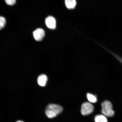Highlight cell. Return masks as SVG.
<instances>
[{
  "label": "cell",
  "instance_id": "cell-1",
  "mask_svg": "<svg viewBox=\"0 0 122 122\" xmlns=\"http://www.w3.org/2000/svg\"><path fill=\"white\" fill-rule=\"evenodd\" d=\"M63 111V108L58 105L50 104L47 106L45 112L48 118H52L56 117Z\"/></svg>",
  "mask_w": 122,
  "mask_h": 122
},
{
  "label": "cell",
  "instance_id": "cell-2",
  "mask_svg": "<svg viewBox=\"0 0 122 122\" xmlns=\"http://www.w3.org/2000/svg\"><path fill=\"white\" fill-rule=\"evenodd\" d=\"M102 113L105 116L112 117L114 114V111L112 109V103L108 100L105 101L101 104Z\"/></svg>",
  "mask_w": 122,
  "mask_h": 122
},
{
  "label": "cell",
  "instance_id": "cell-3",
  "mask_svg": "<svg viewBox=\"0 0 122 122\" xmlns=\"http://www.w3.org/2000/svg\"><path fill=\"white\" fill-rule=\"evenodd\" d=\"M94 110V107L91 103L86 102L82 105L81 112L82 115H87L92 113Z\"/></svg>",
  "mask_w": 122,
  "mask_h": 122
},
{
  "label": "cell",
  "instance_id": "cell-4",
  "mask_svg": "<svg viewBox=\"0 0 122 122\" xmlns=\"http://www.w3.org/2000/svg\"><path fill=\"white\" fill-rule=\"evenodd\" d=\"M34 39L37 41L42 40L45 37V32L44 30L41 28H38L35 30L33 33Z\"/></svg>",
  "mask_w": 122,
  "mask_h": 122
},
{
  "label": "cell",
  "instance_id": "cell-5",
  "mask_svg": "<svg viewBox=\"0 0 122 122\" xmlns=\"http://www.w3.org/2000/svg\"><path fill=\"white\" fill-rule=\"evenodd\" d=\"M45 23L47 26L51 29H54L56 27V21L53 17L50 16L46 19Z\"/></svg>",
  "mask_w": 122,
  "mask_h": 122
},
{
  "label": "cell",
  "instance_id": "cell-6",
  "mask_svg": "<svg viewBox=\"0 0 122 122\" xmlns=\"http://www.w3.org/2000/svg\"><path fill=\"white\" fill-rule=\"evenodd\" d=\"M48 80L47 76L45 74H42L38 77L37 82L40 86H46Z\"/></svg>",
  "mask_w": 122,
  "mask_h": 122
},
{
  "label": "cell",
  "instance_id": "cell-7",
  "mask_svg": "<svg viewBox=\"0 0 122 122\" xmlns=\"http://www.w3.org/2000/svg\"><path fill=\"white\" fill-rule=\"evenodd\" d=\"M65 3L66 6L68 9H74L76 5V0H65Z\"/></svg>",
  "mask_w": 122,
  "mask_h": 122
},
{
  "label": "cell",
  "instance_id": "cell-8",
  "mask_svg": "<svg viewBox=\"0 0 122 122\" xmlns=\"http://www.w3.org/2000/svg\"><path fill=\"white\" fill-rule=\"evenodd\" d=\"M95 122H108L106 116L103 114H100L96 116L95 118Z\"/></svg>",
  "mask_w": 122,
  "mask_h": 122
},
{
  "label": "cell",
  "instance_id": "cell-9",
  "mask_svg": "<svg viewBox=\"0 0 122 122\" xmlns=\"http://www.w3.org/2000/svg\"><path fill=\"white\" fill-rule=\"evenodd\" d=\"M87 97L88 101L92 103H95L97 101V96L88 93L87 94Z\"/></svg>",
  "mask_w": 122,
  "mask_h": 122
},
{
  "label": "cell",
  "instance_id": "cell-10",
  "mask_svg": "<svg viewBox=\"0 0 122 122\" xmlns=\"http://www.w3.org/2000/svg\"><path fill=\"white\" fill-rule=\"evenodd\" d=\"M6 20L3 17L0 16V30L4 28L5 25Z\"/></svg>",
  "mask_w": 122,
  "mask_h": 122
},
{
  "label": "cell",
  "instance_id": "cell-11",
  "mask_svg": "<svg viewBox=\"0 0 122 122\" xmlns=\"http://www.w3.org/2000/svg\"><path fill=\"white\" fill-rule=\"evenodd\" d=\"M5 1L7 5L11 6L16 3V0H5Z\"/></svg>",
  "mask_w": 122,
  "mask_h": 122
},
{
  "label": "cell",
  "instance_id": "cell-12",
  "mask_svg": "<svg viewBox=\"0 0 122 122\" xmlns=\"http://www.w3.org/2000/svg\"><path fill=\"white\" fill-rule=\"evenodd\" d=\"M16 122H24L23 121H20V120H19V121H17Z\"/></svg>",
  "mask_w": 122,
  "mask_h": 122
}]
</instances>
